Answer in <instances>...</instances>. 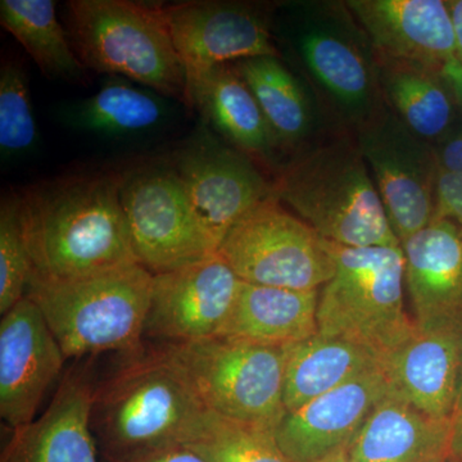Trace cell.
<instances>
[{
	"instance_id": "f35d334b",
	"label": "cell",
	"mask_w": 462,
	"mask_h": 462,
	"mask_svg": "<svg viewBox=\"0 0 462 462\" xmlns=\"http://www.w3.org/2000/svg\"><path fill=\"white\" fill-rule=\"evenodd\" d=\"M454 420L455 422L462 421V365L460 374V384H458V393L457 401H456Z\"/></svg>"
},
{
	"instance_id": "1f68e13d",
	"label": "cell",
	"mask_w": 462,
	"mask_h": 462,
	"mask_svg": "<svg viewBox=\"0 0 462 462\" xmlns=\"http://www.w3.org/2000/svg\"><path fill=\"white\" fill-rule=\"evenodd\" d=\"M439 220L451 221L462 230V173L438 169L433 221Z\"/></svg>"
},
{
	"instance_id": "603a6c76",
	"label": "cell",
	"mask_w": 462,
	"mask_h": 462,
	"mask_svg": "<svg viewBox=\"0 0 462 462\" xmlns=\"http://www.w3.org/2000/svg\"><path fill=\"white\" fill-rule=\"evenodd\" d=\"M320 291L240 282L221 336L270 346H288L318 333Z\"/></svg>"
},
{
	"instance_id": "5b68a950",
	"label": "cell",
	"mask_w": 462,
	"mask_h": 462,
	"mask_svg": "<svg viewBox=\"0 0 462 462\" xmlns=\"http://www.w3.org/2000/svg\"><path fill=\"white\" fill-rule=\"evenodd\" d=\"M66 26L88 71L126 79L187 107V74L165 5L133 0H71Z\"/></svg>"
},
{
	"instance_id": "7402d4cb",
	"label": "cell",
	"mask_w": 462,
	"mask_h": 462,
	"mask_svg": "<svg viewBox=\"0 0 462 462\" xmlns=\"http://www.w3.org/2000/svg\"><path fill=\"white\" fill-rule=\"evenodd\" d=\"M188 108L199 109L221 136L254 161L273 165L279 149L256 98L233 65L216 67L188 93Z\"/></svg>"
},
{
	"instance_id": "8992f818",
	"label": "cell",
	"mask_w": 462,
	"mask_h": 462,
	"mask_svg": "<svg viewBox=\"0 0 462 462\" xmlns=\"http://www.w3.org/2000/svg\"><path fill=\"white\" fill-rule=\"evenodd\" d=\"M153 273L127 264L65 282L30 281L26 296L41 310L66 358L142 351Z\"/></svg>"
},
{
	"instance_id": "8fae6325",
	"label": "cell",
	"mask_w": 462,
	"mask_h": 462,
	"mask_svg": "<svg viewBox=\"0 0 462 462\" xmlns=\"http://www.w3.org/2000/svg\"><path fill=\"white\" fill-rule=\"evenodd\" d=\"M385 214L401 245L431 224L438 163L430 143L388 107L355 132Z\"/></svg>"
},
{
	"instance_id": "9c48e42d",
	"label": "cell",
	"mask_w": 462,
	"mask_h": 462,
	"mask_svg": "<svg viewBox=\"0 0 462 462\" xmlns=\"http://www.w3.org/2000/svg\"><path fill=\"white\" fill-rule=\"evenodd\" d=\"M217 254L240 281L266 287L319 291L336 272L327 240L273 196L231 227Z\"/></svg>"
},
{
	"instance_id": "e0dca14e",
	"label": "cell",
	"mask_w": 462,
	"mask_h": 462,
	"mask_svg": "<svg viewBox=\"0 0 462 462\" xmlns=\"http://www.w3.org/2000/svg\"><path fill=\"white\" fill-rule=\"evenodd\" d=\"M380 57L442 71L457 60L448 0H346Z\"/></svg>"
},
{
	"instance_id": "4316f807",
	"label": "cell",
	"mask_w": 462,
	"mask_h": 462,
	"mask_svg": "<svg viewBox=\"0 0 462 462\" xmlns=\"http://www.w3.org/2000/svg\"><path fill=\"white\" fill-rule=\"evenodd\" d=\"M0 25L11 33L48 79L87 84L88 69L58 21L53 0H2Z\"/></svg>"
},
{
	"instance_id": "3957f363",
	"label": "cell",
	"mask_w": 462,
	"mask_h": 462,
	"mask_svg": "<svg viewBox=\"0 0 462 462\" xmlns=\"http://www.w3.org/2000/svg\"><path fill=\"white\" fill-rule=\"evenodd\" d=\"M273 197L327 242L401 247L355 139L298 152L273 179Z\"/></svg>"
},
{
	"instance_id": "d590c367",
	"label": "cell",
	"mask_w": 462,
	"mask_h": 462,
	"mask_svg": "<svg viewBox=\"0 0 462 462\" xmlns=\"http://www.w3.org/2000/svg\"><path fill=\"white\" fill-rule=\"evenodd\" d=\"M454 20L456 42H457V60L462 63V0H448Z\"/></svg>"
},
{
	"instance_id": "7c38bea8",
	"label": "cell",
	"mask_w": 462,
	"mask_h": 462,
	"mask_svg": "<svg viewBox=\"0 0 462 462\" xmlns=\"http://www.w3.org/2000/svg\"><path fill=\"white\" fill-rule=\"evenodd\" d=\"M165 12L187 74V97L216 67L248 58L282 57L273 38V11L264 5L196 0L165 5Z\"/></svg>"
},
{
	"instance_id": "d6986e66",
	"label": "cell",
	"mask_w": 462,
	"mask_h": 462,
	"mask_svg": "<svg viewBox=\"0 0 462 462\" xmlns=\"http://www.w3.org/2000/svg\"><path fill=\"white\" fill-rule=\"evenodd\" d=\"M461 365L462 325L416 328L383 361L393 393L431 418L446 420H454Z\"/></svg>"
},
{
	"instance_id": "d6a6232c",
	"label": "cell",
	"mask_w": 462,
	"mask_h": 462,
	"mask_svg": "<svg viewBox=\"0 0 462 462\" xmlns=\"http://www.w3.org/2000/svg\"><path fill=\"white\" fill-rule=\"evenodd\" d=\"M438 169L462 173V123H456L442 141L433 145Z\"/></svg>"
},
{
	"instance_id": "e575fe53",
	"label": "cell",
	"mask_w": 462,
	"mask_h": 462,
	"mask_svg": "<svg viewBox=\"0 0 462 462\" xmlns=\"http://www.w3.org/2000/svg\"><path fill=\"white\" fill-rule=\"evenodd\" d=\"M442 76L454 94L458 107L462 108V63L451 60L442 69Z\"/></svg>"
},
{
	"instance_id": "44dd1931",
	"label": "cell",
	"mask_w": 462,
	"mask_h": 462,
	"mask_svg": "<svg viewBox=\"0 0 462 462\" xmlns=\"http://www.w3.org/2000/svg\"><path fill=\"white\" fill-rule=\"evenodd\" d=\"M455 421L431 418L389 392L348 447L356 462H448Z\"/></svg>"
},
{
	"instance_id": "ba28073f",
	"label": "cell",
	"mask_w": 462,
	"mask_h": 462,
	"mask_svg": "<svg viewBox=\"0 0 462 462\" xmlns=\"http://www.w3.org/2000/svg\"><path fill=\"white\" fill-rule=\"evenodd\" d=\"M160 346L157 354L208 411L273 430L287 412L285 346L226 336Z\"/></svg>"
},
{
	"instance_id": "4fadbf2b",
	"label": "cell",
	"mask_w": 462,
	"mask_h": 462,
	"mask_svg": "<svg viewBox=\"0 0 462 462\" xmlns=\"http://www.w3.org/2000/svg\"><path fill=\"white\" fill-rule=\"evenodd\" d=\"M240 282L217 254L153 275L143 338L175 345L221 336Z\"/></svg>"
},
{
	"instance_id": "30bf717a",
	"label": "cell",
	"mask_w": 462,
	"mask_h": 462,
	"mask_svg": "<svg viewBox=\"0 0 462 462\" xmlns=\"http://www.w3.org/2000/svg\"><path fill=\"white\" fill-rule=\"evenodd\" d=\"M120 196L134 254L153 275L217 254L171 166L138 167L123 173Z\"/></svg>"
},
{
	"instance_id": "ab89813d",
	"label": "cell",
	"mask_w": 462,
	"mask_h": 462,
	"mask_svg": "<svg viewBox=\"0 0 462 462\" xmlns=\"http://www.w3.org/2000/svg\"><path fill=\"white\" fill-rule=\"evenodd\" d=\"M448 462H458V461H456L454 457L451 458V460H449Z\"/></svg>"
},
{
	"instance_id": "6da1fadb",
	"label": "cell",
	"mask_w": 462,
	"mask_h": 462,
	"mask_svg": "<svg viewBox=\"0 0 462 462\" xmlns=\"http://www.w3.org/2000/svg\"><path fill=\"white\" fill-rule=\"evenodd\" d=\"M120 184L117 173H84L20 191L32 264L30 281H74L139 263Z\"/></svg>"
},
{
	"instance_id": "52a82bcc",
	"label": "cell",
	"mask_w": 462,
	"mask_h": 462,
	"mask_svg": "<svg viewBox=\"0 0 462 462\" xmlns=\"http://www.w3.org/2000/svg\"><path fill=\"white\" fill-rule=\"evenodd\" d=\"M328 247L336 272L319 296L318 333L369 349L383 363L416 330L404 302L402 245Z\"/></svg>"
},
{
	"instance_id": "7a4b0ae2",
	"label": "cell",
	"mask_w": 462,
	"mask_h": 462,
	"mask_svg": "<svg viewBox=\"0 0 462 462\" xmlns=\"http://www.w3.org/2000/svg\"><path fill=\"white\" fill-rule=\"evenodd\" d=\"M207 410L157 354L129 355L94 388L90 427L108 462H135L193 439Z\"/></svg>"
},
{
	"instance_id": "f546056e",
	"label": "cell",
	"mask_w": 462,
	"mask_h": 462,
	"mask_svg": "<svg viewBox=\"0 0 462 462\" xmlns=\"http://www.w3.org/2000/svg\"><path fill=\"white\" fill-rule=\"evenodd\" d=\"M38 141L25 67L17 58L3 57L0 66V156L3 162L26 156L35 149Z\"/></svg>"
},
{
	"instance_id": "2e32d148",
	"label": "cell",
	"mask_w": 462,
	"mask_h": 462,
	"mask_svg": "<svg viewBox=\"0 0 462 462\" xmlns=\"http://www.w3.org/2000/svg\"><path fill=\"white\" fill-rule=\"evenodd\" d=\"M391 384L383 364L340 387L287 411L273 430L291 462H320L348 448Z\"/></svg>"
},
{
	"instance_id": "83f0119b",
	"label": "cell",
	"mask_w": 462,
	"mask_h": 462,
	"mask_svg": "<svg viewBox=\"0 0 462 462\" xmlns=\"http://www.w3.org/2000/svg\"><path fill=\"white\" fill-rule=\"evenodd\" d=\"M163 97L126 79L107 81L90 98L79 103L69 118L79 129L106 136L149 132L166 117Z\"/></svg>"
},
{
	"instance_id": "484cf974",
	"label": "cell",
	"mask_w": 462,
	"mask_h": 462,
	"mask_svg": "<svg viewBox=\"0 0 462 462\" xmlns=\"http://www.w3.org/2000/svg\"><path fill=\"white\" fill-rule=\"evenodd\" d=\"M284 348L282 398L287 411L300 409L383 364L369 349L319 333Z\"/></svg>"
},
{
	"instance_id": "5bb4252c",
	"label": "cell",
	"mask_w": 462,
	"mask_h": 462,
	"mask_svg": "<svg viewBox=\"0 0 462 462\" xmlns=\"http://www.w3.org/2000/svg\"><path fill=\"white\" fill-rule=\"evenodd\" d=\"M170 166L217 248L243 216L273 196V181L256 161L212 136H202L176 152Z\"/></svg>"
},
{
	"instance_id": "277c9868",
	"label": "cell",
	"mask_w": 462,
	"mask_h": 462,
	"mask_svg": "<svg viewBox=\"0 0 462 462\" xmlns=\"http://www.w3.org/2000/svg\"><path fill=\"white\" fill-rule=\"evenodd\" d=\"M282 39L315 94L357 130L384 111L378 56L346 2L282 3Z\"/></svg>"
},
{
	"instance_id": "4dcf8cb0",
	"label": "cell",
	"mask_w": 462,
	"mask_h": 462,
	"mask_svg": "<svg viewBox=\"0 0 462 462\" xmlns=\"http://www.w3.org/2000/svg\"><path fill=\"white\" fill-rule=\"evenodd\" d=\"M32 264L23 226L20 193L0 202V314H7L26 297Z\"/></svg>"
},
{
	"instance_id": "ffe728a7",
	"label": "cell",
	"mask_w": 462,
	"mask_h": 462,
	"mask_svg": "<svg viewBox=\"0 0 462 462\" xmlns=\"http://www.w3.org/2000/svg\"><path fill=\"white\" fill-rule=\"evenodd\" d=\"M94 385L85 370H71L39 418L12 430L0 462H98L90 427Z\"/></svg>"
},
{
	"instance_id": "f1b7e54d",
	"label": "cell",
	"mask_w": 462,
	"mask_h": 462,
	"mask_svg": "<svg viewBox=\"0 0 462 462\" xmlns=\"http://www.w3.org/2000/svg\"><path fill=\"white\" fill-rule=\"evenodd\" d=\"M205 462H291L270 428L234 420L207 410L188 443Z\"/></svg>"
},
{
	"instance_id": "d4e9b609",
	"label": "cell",
	"mask_w": 462,
	"mask_h": 462,
	"mask_svg": "<svg viewBox=\"0 0 462 462\" xmlns=\"http://www.w3.org/2000/svg\"><path fill=\"white\" fill-rule=\"evenodd\" d=\"M256 98L279 152H300L318 127L315 103L303 81L281 57H256L233 63Z\"/></svg>"
},
{
	"instance_id": "cb8c5ba5",
	"label": "cell",
	"mask_w": 462,
	"mask_h": 462,
	"mask_svg": "<svg viewBox=\"0 0 462 462\" xmlns=\"http://www.w3.org/2000/svg\"><path fill=\"white\" fill-rule=\"evenodd\" d=\"M378 79L385 106L422 141L437 144L457 123V102L442 71L378 56Z\"/></svg>"
},
{
	"instance_id": "836d02e7",
	"label": "cell",
	"mask_w": 462,
	"mask_h": 462,
	"mask_svg": "<svg viewBox=\"0 0 462 462\" xmlns=\"http://www.w3.org/2000/svg\"><path fill=\"white\" fill-rule=\"evenodd\" d=\"M135 462H205L196 452L191 451L188 447H173L166 451L148 456L142 460Z\"/></svg>"
},
{
	"instance_id": "ac0fdd59",
	"label": "cell",
	"mask_w": 462,
	"mask_h": 462,
	"mask_svg": "<svg viewBox=\"0 0 462 462\" xmlns=\"http://www.w3.org/2000/svg\"><path fill=\"white\" fill-rule=\"evenodd\" d=\"M404 287L421 330L462 325V230L433 221L402 243Z\"/></svg>"
},
{
	"instance_id": "74e56055",
	"label": "cell",
	"mask_w": 462,
	"mask_h": 462,
	"mask_svg": "<svg viewBox=\"0 0 462 462\" xmlns=\"http://www.w3.org/2000/svg\"><path fill=\"white\" fill-rule=\"evenodd\" d=\"M320 462H356L349 455L348 448L342 449V451L336 452V454L328 456L327 458Z\"/></svg>"
},
{
	"instance_id": "8d00e7d4",
	"label": "cell",
	"mask_w": 462,
	"mask_h": 462,
	"mask_svg": "<svg viewBox=\"0 0 462 462\" xmlns=\"http://www.w3.org/2000/svg\"><path fill=\"white\" fill-rule=\"evenodd\" d=\"M452 457L462 462V421L455 422L454 437H452Z\"/></svg>"
},
{
	"instance_id": "9a60e30c",
	"label": "cell",
	"mask_w": 462,
	"mask_h": 462,
	"mask_svg": "<svg viewBox=\"0 0 462 462\" xmlns=\"http://www.w3.org/2000/svg\"><path fill=\"white\" fill-rule=\"evenodd\" d=\"M66 356L44 316L25 297L0 321V418L12 430L36 419Z\"/></svg>"
}]
</instances>
